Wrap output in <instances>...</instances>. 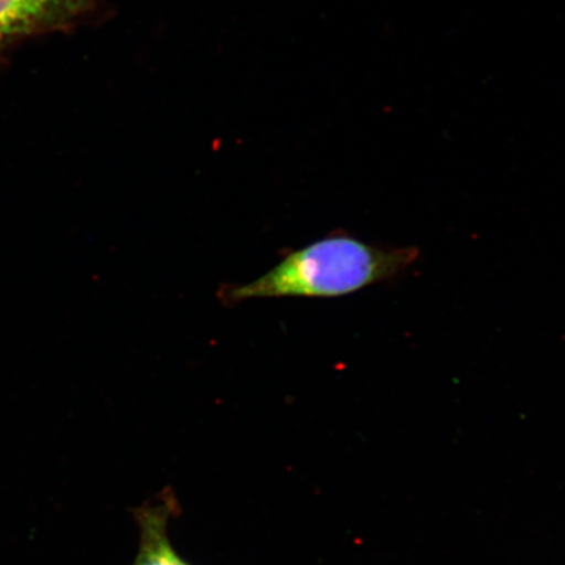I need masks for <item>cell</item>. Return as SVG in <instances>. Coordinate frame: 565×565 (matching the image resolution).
Listing matches in <instances>:
<instances>
[{
  "instance_id": "6da1fadb",
  "label": "cell",
  "mask_w": 565,
  "mask_h": 565,
  "mask_svg": "<svg viewBox=\"0 0 565 565\" xmlns=\"http://www.w3.org/2000/svg\"><path fill=\"white\" fill-rule=\"evenodd\" d=\"M415 246L381 247L345 233L333 235L287 254L263 277L242 286H223L218 299L235 306L250 299H333L376 282L398 278L416 264Z\"/></svg>"
},
{
  "instance_id": "7a4b0ae2",
  "label": "cell",
  "mask_w": 565,
  "mask_h": 565,
  "mask_svg": "<svg viewBox=\"0 0 565 565\" xmlns=\"http://www.w3.org/2000/svg\"><path fill=\"white\" fill-rule=\"evenodd\" d=\"M88 0H0V46L73 20Z\"/></svg>"
},
{
  "instance_id": "3957f363",
  "label": "cell",
  "mask_w": 565,
  "mask_h": 565,
  "mask_svg": "<svg viewBox=\"0 0 565 565\" xmlns=\"http://www.w3.org/2000/svg\"><path fill=\"white\" fill-rule=\"evenodd\" d=\"M179 513L172 490L162 491L136 511L140 545L134 565H190L175 553L168 536V522Z\"/></svg>"
}]
</instances>
